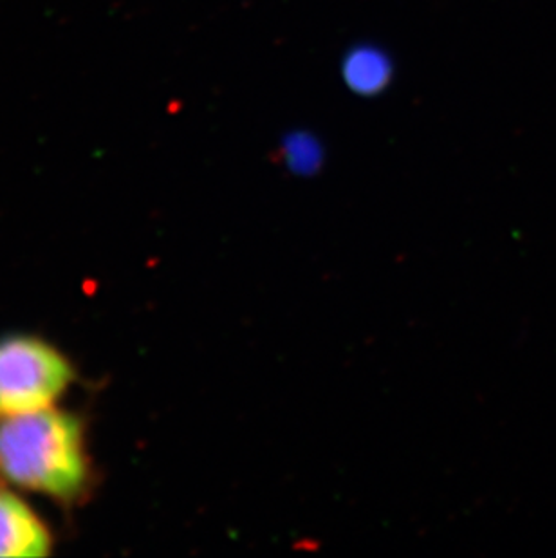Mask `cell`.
Wrapping results in <instances>:
<instances>
[{
  "mask_svg": "<svg viewBox=\"0 0 556 558\" xmlns=\"http://www.w3.org/2000/svg\"><path fill=\"white\" fill-rule=\"evenodd\" d=\"M0 474L55 499H74L87 485L84 428L55 407L0 417Z\"/></svg>",
  "mask_w": 556,
  "mask_h": 558,
  "instance_id": "6da1fadb",
  "label": "cell"
},
{
  "mask_svg": "<svg viewBox=\"0 0 556 558\" xmlns=\"http://www.w3.org/2000/svg\"><path fill=\"white\" fill-rule=\"evenodd\" d=\"M73 379L69 360L40 338L0 340V417L53 407Z\"/></svg>",
  "mask_w": 556,
  "mask_h": 558,
  "instance_id": "7a4b0ae2",
  "label": "cell"
},
{
  "mask_svg": "<svg viewBox=\"0 0 556 558\" xmlns=\"http://www.w3.org/2000/svg\"><path fill=\"white\" fill-rule=\"evenodd\" d=\"M51 537L40 517L10 492H0V557H46Z\"/></svg>",
  "mask_w": 556,
  "mask_h": 558,
  "instance_id": "3957f363",
  "label": "cell"
}]
</instances>
